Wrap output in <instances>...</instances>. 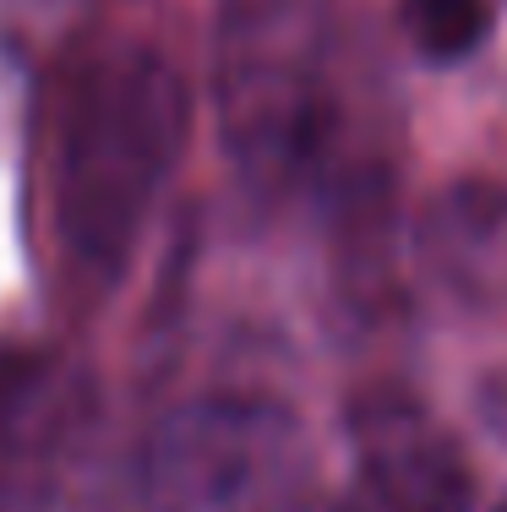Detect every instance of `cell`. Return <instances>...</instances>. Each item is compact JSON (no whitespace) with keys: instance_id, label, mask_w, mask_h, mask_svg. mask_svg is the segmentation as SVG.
<instances>
[{"instance_id":"7a4b0ae2","label":"cell","mask_w":507,"mask_h":512,"mask_svg":"<svg viewBox=\"0 0 507 512\" xmlns=\"http://www.w3.org/2000/svg\"><path fill=\"white\" fill-rule=\"evenodd\" d=\"M219 109L251 175L295 169L322 137V0H224Z\"/></svg>"},{"instance_id":"3957f363","label":"cell","mask_w":507,"mask_h":512,"mask_svg":"<svg viewBox=\"0 0 507 512\" xmlns=\"http://www.w3.org/2000/svg\"><path fill=\"white\" fill-rule=\"evenodd\" d=\"M300 480L295 420L273 404L219 398L180 409L148 447V496L159 512H251Z\"/></svg>"},{"instance_id":"ba28073f","label":"cell","mask_w":507,"mask_h":512,"mask_svg":"<svg viewBox=\"0 0 507 512\" xmlns=\"http://www.w3.org/2000/svg\"><path fill=\"white\" fill-rule=\"evenodd\" d=\"M0 512H33V502L17 491V485H0Z\"/></svg>"},{"instance_id":"9c48e42d","label":"cell","mask_w":507,"mask_h":512,"mask_svg":"<svg viewBox=\"0 0 507 512\" xmlns=\"http://www.w3.org/2000/svg\"><path fill=\"white\" fill-rule=\"evenodd\" d=\"M502 512H507V507H502Z\"/></svg>"},{"instance_id":"277c9868","label":"cell","mask_w":507,"mask_h":512,"mask_svg":"<svg viewBox=\"0 0 507 512\" xmlns=\"http://www.w3.org/2000/svg\"><path fill=\"white\" fill-rule=\"evenodd\" d=\"M360 436V474L366 491H377L398 512H469V469L458 447L404 398H371L355 409Z\"/></svg>"},{"instance_id":"6da1fadb","label":"cell","mask_w":507,"mask_h":512,"mask_svg":"<svg viewBox=\"0 0 507 512\" xmlns=\"http://www.w3.org/2000/svg\"><path fill=\"white\" fill-rule=\"evenodd\" d=\"M186 137L180 77L153 50L99 55L77 77L55 158V213L71 256L115 273Z\"/></svg>"},{"instance_id":"52a82bcc","label":"cell","mask_w":507,"mask_h":512,"mask_svg":"<svg viewBox=\"0 0 507 512\" xmlns=\"http://www.w3.org/2000/svg\"><path fill=\"white\" fill-rule=\"evenodd\" d=\"M333 512H398V507H388L377 491H366V485H355V491H349V496H344V502H338Z\"/></svg>"},{"instance_id":"5b68a950","label":"cell","mask_w":507,"mask_h":512,"mask_svg":"<svg viewBox=\"0 0 507 512\" xmlns=\"http://www.w3.org/2000/svg\"><path fill=\"white\" fill-rule=\"evenodd\" d=\"M486 28H491L486 0H404V33L431 60L469 55L486 39Z\"/></svg>"},{"instance_id":"8992f818","label":"cell","mask_w":507,"mask_h":512,"mask_svg":"<svg viewBox=\"0 0 507 512\" xmlns=\"http://www.w3.org/2000/svg\"><path fill=\"white\" fill-rule=\"evenodd\" d=\"M44 382V355L39 349H11L0 344V420H11Z\"/></svg>"}]
</instances>
